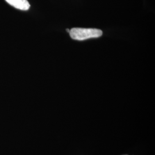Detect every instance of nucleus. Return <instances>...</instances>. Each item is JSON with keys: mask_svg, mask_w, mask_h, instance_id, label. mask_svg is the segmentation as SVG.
<instances>
[{"mask_svg": "<svg viewBox=\"0 0 155 155\" xmlns=\"http://www.w3.org/2000/svg\"><path fill=\"white\" fill-rule=\"evenodd\" d=\"M67 32H68V33H70V30H69L68 29H66Z\"/></svg>", "mask_w": 155, "mask_h": 155, "instance_id": "3", "label": "nucleus"}, {"mask_svg": "<svg viewBox=\"0 0 155 155\" xmlns=\"http://www.w3.org/2000/svg\"><path fill=\"white\" fill-rule=\"evenodd\" d=\"M102 31L94 28H74L70 30L71 38L76 40H84L91 38H100L102 35Z\"/></svg>", "mask_w": 155, "mask_h": 155, "instance_id": "1", "label": "nucleus"}, {"mask_svg": "<svg viewBox=\"0 0 155 155\" xmlns=\"http://www.w3.org/2000/svg\"><path fill=\"white\" fill-rule=\"evenodd\" d=\"M11 5L21 11H28L30 4L27 0H5Z\"/></svg>", "mask_w": 155, "mask_h": 155, "instance_id": "2", "label": "nucleus"}]
</instances>
